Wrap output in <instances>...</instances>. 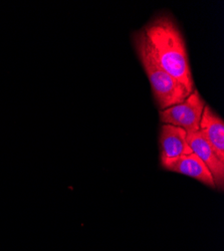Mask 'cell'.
Masks as SVG:
<instances>
[{"label":"cell","mask_w":224,"mask_h":251,"mask_svg":"<svg viewBox=\"0 0 224 251\" xmlns=\"http://www.w3.org/2000/svg\"><path fill=\"white\" fill-rule=\"evenodd\" d=\"M187 133L176 126L164 124L160 133L161 162L192 154L186 141Z\"/></svg>","instance_id":"5b68a950"},{"label":"cell","mask_w":224,"mask_h":251,"mask_svg":"<svg viewBox=\"0 0 224 251\" xmlns=\"http://www.w3.org/2000/svg\"><path fill=\"white\" fill-rule=\"evenodd\" d=\"M134 46L161 111L184 101L190 93L182 83L160 67L142 30L134 34Z\"/></svg>","instance_id":"7a4b0ae2"},{"label":"cell","mask_w":224,"mask_h":251,"mask_svg":"<svg viewBox=\"0 0 224 251\" xmlns=\"http://www.w3.org/2000/svg\"><path fill=\"white\" fill-rule=\"evenodd\" d=\"M163 168L171 172L192 177L204 185L215 188L214 179L205 164L194 153L176 159L161 162Z\"/></svg>","instance_id":"8992f818"},{"label":"cell","mask_w":224,"mask_h":251,"mask_svg":"<svg viewBox=\"0 0 224 251\" xmlns=\"http://www.w3.org/2000/svg\"><path fill=\"white\" fill-rule=\"evenodd\" d=\"M186 141L192 152L205 164L210 171L214 179L215 188L222 190L224 185V162L219 159L211 145L199 132L187 134Z\"/></svg>","instance_id":"277c9868"},{"label":"cell","mask_w":224,"mask_h":251,"mask_svg":"<svg viewBox=\"0 0 224 251\" xmlns=\"http://www.w3.org/2000/svg\"><path fill=\"white\" fill-rule=\"evenodd\" d=\"M205 106V101L200 97L198 91L193 90L184 101L160 111V120L163 124L183 129L187 134L197 133Z\"/></svg>","instance_id":"3957f363"},{"label":"cell","mask_w":224,"mask_h":251,"mask_svg":"<svg viewBox=\"0 0 224 251\" xmlns=\"http://www.w3.org/2000/svg\"><path fill=\"white\" fill-rule=\"evenodd\" d=\"M142 31L160 67L191 94L194 90V81L185 41L172 18L166 15L156 17Z\"/></svg>","instance_id":"6da1fadb"},{"label":"cell","mask_w":224,"mask_h":251,"mask_svg":"<svg viewBox=\"0 0 224 251\" xmlns=\"http://www.w3.org/2000/svg\"><path fill=\"white\" fill-rule=\"evenodd\" d=\"M199 133L211 145L219 159L224 162V122L209 106H205L203 110Z\"/></svg>","instance_id":"52a82bcc"}]
</instances>
